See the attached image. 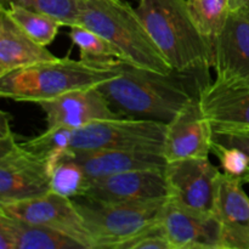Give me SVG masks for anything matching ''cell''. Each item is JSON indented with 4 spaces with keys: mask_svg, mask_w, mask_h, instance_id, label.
<instances>
[{
    "mask_svg": "<svg viewBox=\"0 0 249 249\" xmlns=\"http://www.w3.org/2000/svg\"><path fill=\"white\" fill-rule=\"evenodd\" d=\"M117 68L119 74L97 88L122 117L168 123L206 85L195 78L197 72L160 73L124 61Z\"/></svg>",
    "mask_w": 249,
    "mask_h": 249,
    "instance_id": "obj_1",
    "label": "cell"
},
{
    "mask_svg": "<svg viewBox=\"0 0 249 249\" xmlns=\"http://www.w3.org/2000/svg\"><path fill=\"white\" fill-rule=\"evenodd\" d=\"M136 12L156 45L177 72H204L213 57L187 0H139Z\"/></svg>",
    "mask_w": 249,
    "mask_h": 249,
    "instance_id": "obj_2",
    "label": "cell"
},
{
    "mask_svg": "<svg viewBox=\"0 0 249 249\" xmlns=\"http://www.w3.org/2000/svg\"><path fill=\"white\" fill-rule=\"evenodd\" d=\"M78 24L107 39L121 51L124 62L160 73L174 71L129 2L78 0Z\"/></svg>",
    "mask_w": 249,
    "mask_h": 249,
    "instance_id": "obj_3",
    "label": "cell"
},
{
    "mask_svg": "<svg viewBox=\"0 0 249 249\" xmlns=\"http://www.w3.org/2000/svg\"><path fill=\"white\" fill-rule=\"evenodd\" d=\"M117 63L102 66L58 57L1 75L0 95L14 101L38 104L73 90L99 87L101 83L113 79L119 74Z\"/></svg>",
    "mask_w": 249,
    "mask_h": 249,
    "instance_id": "obj_4",
    "label": "cell"
},
{
    "mask_svg": "<svg viewBox=\"0 0 249 249\" xmlns=\"http://www.w3.org/2000/svg\"><path fill=\"white\" fill-rule=\"evenodd\" d=\"M168 198L133 202H75L94 249H119L160 223Z\"/></svg>",
    "mask_w": 249,
    "mask_h": 249,
    "instance_id": "obj_5",
    "label": "cell"
},
{
    "mask_svg": "<svg viewBox=\"0 0 249 249\" xmlns=\"http://www.w3.org/2000/svg\"><path fill=\"white\" fill-rule=\"evenodd\" d=\"M164 133V122L131 117L106 119L74 130L71 151L139 150L162 152Z\"/></svg>",
    "mask_w": 249,
    "mask_h": 249,
    "instance_id": "obj_6",
    "label": "cell"
},
{
    "mask_svg": "<svg viewBox=\"0 0 249 249\" xmlns=\"http://www.w3.org/2000/svg\"><path fill=\"white\" fill-rule=\"evenodd\" d=\"M221 173L208 157L168 162L164 169L168 198L189 211L214 215Z\"/></svg>",
    "mask_w": 249,
    "mask_h": 249,
    "instance_id": "obj_7",
    "label": "cell"
},
{
    "mask_svg": "<svg viewBox=\"0 0 249 249\" xmlns=\"http://www.w3.org/2000/svg\"><path fill=\"white\" fill-rule=\"evenodd\" d=\"M0 213L56 231L84 249H94L84 219L72 198L49 191L34 198L0 204Z\"/></svg>",
    "mask_w": 249,
    "mask_h": 249,
    "instance_id": "obj_8",
    "label": "cell"
},
{
    "mask_svg": "<svg viewBox=\"0 0 249 249\" xmlns=\"http://www.w3.org/2000/svg\"><path fill=\"white\" fill-rule=\"evenodd\" d=\"M50 164L19 142L0 152V204L34 198L50 191Z\"/></svg>",
    "mask_w": 249,
    "mask_h": 249,
    "instance_id": "obj_9",
    "label": "cell"
},
{
    "mask_svg": "<svg viewBox=\"0 0 249 249\" xmlns=\"http://www.w3.org/2000/svg\"><path fill=\"white\" fill-rule=\"evenodd\" d=\"M212 145L213 126L204 116L199 92L165 123L162 153L167 163L185 158H204L212 152Z\"/></svg>",
    "mask_w": 249,
    "mask_h": 249,
    "instance_id": "obj_10",
    "label": "cell"
},
{
    "mask_svg": "<svg viewBox=\"0 0 249 249\" xmlns=\"http://www.w3.org/2000/svg\"><path fill=\"white\" fill-rule=\"evenodd\" d=\"M216 80L249 87V11L231 10L214 50Z\"/></svg>",
    "mask_w": 249,
    "mask_h": 249,
    "instance_id": "obj_11",
    "label": "cell"
},
{
    "mask_svg": "<svg viewBox=\"0 0 249 249\" xmlns=\"http://www.w3.org/2000/svg\"><path fill=\"white\" fill-rule=\"evenodd\" d=\"M36 105L45 113L46 128L66 126L77 130L95 122L122 117L97 87L73 90Z\"/></svg>",
    "mask_w": 249,
    "mask_h": 249,
    "instance_id": "obj_12",
    "label": "cell"
},
{
    "mask_svg": "<svg viewBox=\"0 0 249 249\" xmlns=\"http://www.w3.org/2000/svg\"><path fill=\"white\" fill-rule=\"evenodd\" d=\"M82 198L99 202H133L168 198L164 172L133 170L90 180Z\"/></svg>",
    "mask_w": 249,
    "mask_h": 249,
    "instance_id": "obj_13",
    "label": "cell"
},
{
    "mask_svg": "<svg viewBox=\"0 0 249 249\" xmlns=\"http://www.w3.org/2000/svg\"><path fill=\"white\" fill-rule=\"evenodd\" d=\"M245 180L221 173L214 206L220 226V249H249V197Z\"/></svg>",
    "mask_w": 249,
    "mask_h": 249,
    "instance_id": "obj_14",
    "label": "cell"
},
{
    "mask_svg": "<svg viewBox=\"0 0 249 249\" xmlns=\"http://www.w3.org/2000/svg\"><path fill=\"white\" fill-rule=\"evenodd\" d=\"M160 226L170 249H220V226L214 215L189 211L168 198Z\"/></svg>",
    "mask_w": 249,
    "mask_h": 249,
    "instance_id": "obj_15",
    "label": "cell"
},
{
    "mask_svg": "<svg viewBox=\"0 0 249 249\" xmlns=\"http://www.w3.org/2000/svg\"><path fill=\"white\" fill-rule=\"evenodd\" d=\"M79 163L90 180L133 170L164 172L167 160L162 152L139 150H99L72 152L68 155Z\"/></svg>",
    "mask_w": 249,
    "mask_h": 249,
    "instance_id": "obj_16",
    "label": "cell"
},
{
    "mask_svg": "<svg viewBox=\"0 0 249 249\" xmlns=\"http://www.w3.org/2000/svg\"><path fill=\"white\" fill-rule=\"evenodd\" d=\"M204 116L215 128H249V87L214 80L201 91Z\"/></svg>",
    "mask_w": 249,
    "mask_h": 249,
    "instance_id": "obj_17",
    "label": "cell"
},
{
    "mask_svg": "<svg viewBox=\"0 0 249 249\" xmlns=\"http://www.w3.org/2000/svg\"><path fill=\"white\" fill-rule=\"evenodd\" d=\"M46 46L27 36L0 9V77L19 68L57 60Z\"/></svg>",
    "mask_w": 249,
    "mask_h": 249,
    "instance_id": "obj_18",
    "label": "cell"
},
{
    "mask_svg": "<svg viewBox=\"0 0 249 249\" xmlns=\"http://www.w3.org/2000/svg\"><path fill=\"white\" fill-rule=\"evenodd\" d=\"M0 249H84L80 243L44 226L0 213Z\"/></svg>",
    "mask_w": 249,
    "mask_h": 249,
    "instance_id": "obj_19",
    "label": "cell"
},
{
    "mask_svg": "<svg viewBox=\"0 0 249 249\" xmlns=\"http://www.w3.org/2000/svg\"><path fill=\"white\" fill-rule=\"evenodd\" d=\"M187 5L214 57L216 43L231 11L230 0H187Z\"/></svg>",
    "mask_w": 249,
    "mask_h": 249,
    "instance_id": "obj_20",
    "label": "cell"
},
{
    "mask_svg": "<svg viewBox=\"0 0 249 249\" xmlns=\"http://www.w3.org/2000/svg\"><path fill=\"white\" fill-rule=\"evenodd\" d=\"M0 9H2L9 15L12 21L27 36L44 46L50 45L57 36L58 29L63 27V24L57 19L39 14V12L27 9V7L15 4V2L1 4Z\"/></svg>",
    "mask_w": 249,
    "mask_h": 249,
    "instance_id": "obj_21",
    "label": "cell"
},
{
    "mask_svg": "<svg viewBox=\"0 0 249 249\" xmlns=\"http://www.w3.org/2000/svg\"><path fill=\"white\" fill-rule=\"evenodd\" d=\"M70 36L80 51V60L102 66H114L123 61L122 53L96 32L77 24L70 27Z\"/></svg>",
    "mask_w": 249,
    "mask_h": 249,
    "instance_id": "obj_22",
    "label": "cell"
},
{
    "mask_svg": "<svg viewBox=\"0 0 249 249\" xmlns=\"http://www.w3.org/2000/svg\"><path fill=\"white\" fill-rule=\"evenodd\" d=\"M74 129L66 128V126H53L46 128L40 135L33 139H29L21 145L31 152L45 158L53 170L55 165L68 155L71 151Z\"/></svg>",
    "mask_w": 249,
    "mask_h": 249,
    "instance_id": "obj_23",
    "label": "cell"
},
{
    "mask_svg": "<svg viewBox=\"0 0 249 249\" xmlns=\"http://www.w3.org/2000/svg\"><path fill=\"white\" fill-rule=\"evenodd\" d=\"M89 179L79 163L66 156L53 168L50 179V191L67 198L82 197Z\"/></svg>",
    "mask_w": 249,
    "mask_h": 249,
    "instance_id": "obj_24",
    "label": "cell"
},
{
    "mask_svg": "<svg viewBox=\"0 0 249 249\" xmlns=\"http://www.w3.org/2000/svg\"><path fill=\"white\" fill-rule=\"evenodd\" d=\"M5 2H15L53 17L66 27L78 24V0H1V4Z\"/></svg>",
    "mask_w": 249,
    "mask_h": 249,
    "instance_id": "obj_25",
    "label": "cell"
},
{
    "mask_svg": "<svg viewBox=\"0 0 249 249\" xmlns=\"http://www.w3.org/2000/svg\"><path fill=\"white\" fill-rule=\"evenodd\" d=\"M212 152L218 157L223 173L231 177H245L249 170V157L247 153L236 146H226L213 141Z\"/></svg>",
    "mask_w": 249,
    "mask_h": 249,
    "instance_id": "obj_26",
    "label": "cell"
},
{
    "mask_svg": "<svg viewBox=\"0 0 249 249\" xmlns=\"http://www.w3.org/2000/svg\"><path fill=\"white\" fill-rule=\"evenodd\" d=\"M119 249H170L169 243L163 235L160 223L146 231L142 235L128 241Z\"/></svg>",
    "mask_w": 249,
    "mask_h": 249,
    "instance_id": "obj_27",
    "label": "cell"
},
{
    "mask_svg": "<svg viewBox=\"0 0 249 249\" xmlns=\"http://www.w3.org/2000/svg\"><path fill=\"white\" fill-rule=\"evenodd\" d=\"M213 141L226 146H236L249 157V128H215Z\"/></svg>",
    "mask_w": 249,
    "mask_h": 249,
    "instance_id": "obj_28",
    "label": "cell"
},
{
    "mask_svg": "<svg viewBox=\"0 0 249 249\" xmlns=\"http://www.w3.org/2000/svg\"><path fill=\"white\" fill-rule=\"evenodd\" d=\"M247 7H249V0H230L231 10L247 9Z\"/></svg>",
    "mask_w": 249,
    "mask_h": 249,
    "instance_id": "obj_29",
    "label": "cell"
},
{
    "mask_svg": "<svg viewBox=\"0 0 249 249\" xmlns=\"http://www.w3.org/2000/svg\"><path fill=\"white\" fill-rule=\"evenodd\" d=\"M243 180H245V182H249V170H248L247 174H246L245 177H243Z\"/></svg>",
    "mask_w": 249,
    "mask_h": 249,
    "instance_id": "obj_30",
    "label": "cell"
},
{
    "mask_svg": "<svg viewBox=\"0 0 249 249\" xmlns=\"http://www.w3.org/2000/svg\"><path fill=\"white\" fill-rule=\"evenodd\" d=\"M246 10H248V11H249V7H247V9H246Z\"/></svg>",
    "mask_w": 249,
    "mask_h": 249,
    "instance_id": "obj_31",
    "label": "cell"
}]
</instances>
